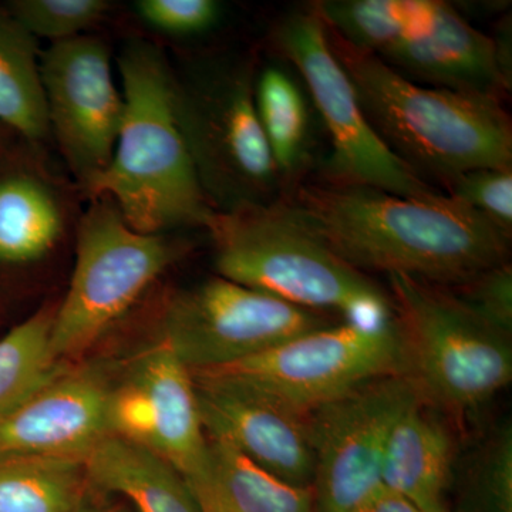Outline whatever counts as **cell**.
Here are the masks:
<instances>
[{
	"label": "cell",
	"mask_w": 512,
	"mask_h": 512,
	"mask_svg": "<svg viewBox=\"0 0 512 512\" xmlns=\"http://www.w3.org/2000/svg\"><path fill=\"white\" fill-rule=\"evenodd\" d=\"M289 205L336 255L363 274L406 275L457 288L510 256V235L441 192L414 198L312 184L299 187Z\"/></svg>",
	"instance_id": "cell-1"
},
{
	"label": "cell",
	"mask_w": 512,
	"mask_h": 512,
	"mask_svg": "<svg viewBox=\"0 0 512 512\" xmlns=\"http://www.w3.org/2000/svg\"><path fill=\"white\" fill-rule=\"evenodd\" d=\"M119 70L123 123L110 164L86 194L113 202L143 234L207 227L214 210L175 117L173 72L163 53L147 42L130 43Z\"/></svg>",
	"instance_id": "cell-2"
},
{
	"label": "cell",
	"mask_w": 512,
	"mask_h": 512,
	"mask_svg": "<svg viewBox=\"0 0 512 512\" xmlns=\"http://www.w3.org/2000/svg\"><path fill=\"white\" fill-rule=\"evenodd\" d=\"M328 32L336 59L386 146L446 184L478 168L512 167V128L500 100L423 86Z\"/></svg>",
	"instance_id": "cell-3"
},
{
	"label": "cell",
	"mask_w": 512,
	"mask_h": 512,
	"mask_svg": "<svg viewBox=\"0 0 512 512\" xmlns=\"http://www.w3.org/2000/svg\"><path fill=\"white\" fill-rule=\"evenodd\" d=\"M218 276L346 322L394 318L389 293L343 261L289 204L247 205L211 215Z\"/></svg>",
	"instance_id": "cell-4"
},
{
	"label": "cell",
	"mask_w": 512,
	"mask_h": 512,
	"mask_svg": "<svg viewBox=\"0 0 512 512\" xmlns=\"http://www.w3.org/2000/svg\"><path fill=\"white\" fill-rule=\"evenodd\" d=\"M171 77L175 117L212 210L274 202L279 173L256 113L254 63L218 60Z\"/></svg>",
	"instance_id": "cell-5"
},
{
	"label": "cell",
	"mask_w": 512,
	"mask_h": 512,
	"mask_svg": "<svg viewBox=\"0 0 512 512\" xmlns=\"http://www.w3.org/2000/svg\"><path fill=\"white\" fill-rule=\"evenodd\" d=\"M387 278L409 373L426 402L473 412L511 383L510 336L478 318L453 289L406 275Z\"/></svg>",
	"instance_id": "cell-6"
},
{
	"label": "cell",
	"mask_w": 512,
	"mask_h": 512,
	"mask_svg": "<svg viewBox=\"0 0 512 512\" xmlns=\"http://www.w3.org/2000/svg\"><path fill=\"white\" fill-rule=\"evenodd\" d=\"M92 201L77 228L69 291L50 330V348L59 363L96 345L187 247L173 235L131 228L107 198Z\"/></svg>",
	"instance_id": "cell-7"
},
{
	"label": "cell",
	"mask_w": 512,
	"mask_h": 512,
	"mask_svg": "<svg viewBox=\"0 0 512 512\" xmlns=\"http://www.w3.org/2000/svg\"><path fill=\"white\" fill-rule=\"evenodd\" d=\"M197 373L247 384L309 413L369 380L409 373V362L396 318L375 326L339 320L261 355Z\"/></svg>",
	"instance_id": "cell-8"
},
{
	"label": "cell",
	"mask_w": 512,
	"mask_h": 512,
	"mask_svg": "<svg viewBox=\"0 0 512 512\" xmlns=\"http://www.w3.org/2000/svg\"><path fill=\"white\" fill-rule=\"evenodd\" d=\"M278 43L301 73L328 130L332 183L400 197L440 194L377 134L352 80L330 47L325 23L315 8L289 16L278 30Z\"/></svg>",
	"instance_id": "cell-9"
},
{
	"label": "cell",
	"mask_w": 512,
	"mask_h": 512,
	"mask_svg": "<svg viewBox=\"0 0 512 512\" xmlns=\"http://www.w3.org/2000/svg\"><path fill=\"white\" fill-rule=\"evenodd\" d=\"M339 322L222 276L165 303L161 340L191 373L220 369Z\"/></svg>",
	"instance_id": "cell-10"
},
{
	"label": "cell",
	"mask_w": 512,
	"mask_h": 512,
	"mask_svg": "<svg viewBox=\"0 0 512 512\" xmlns=\"http://www.w3.org/2000/svg\"><path fill=\"white\" fill-rule=\"evenodd\" d=\"M424 402L416 379L397 373L369 380L309 412L316 512H355L382 487L394 427Z\"/></svg>",
	"instance_id": "cell-11"
},
{
	"label": "cell",
	"mask_w": 512,
	"mask_h": 512,
	"mask_svg": "<svg viewBox=\"0 0 512 512\" xmlns=\"http://www.w3.org/2000/svg\"><path fill=\"white\" fill-rule=\"evenodd\" d=\"M40 72L50 133L87 192L110 164L123 123L110 50L90 35L52 43L40 55Z\"/></svg>",
	"instance_id": "cell-12"
},
{
	"label": "cell",
	"mask_w": 512,
	"mask_h": 512,
	"mask_svg": "<svg viewBox=\"0 0 512 512\" xmlns=\"http://www.w3.org/2000/svg\"><path fill=\"white\" fill-rule=\"evenodd\" d=\"M107 429L163 458L185 480L207 476L208 439L194 377L163 340L110 384Z\"/></svg>",
	"instance_id": "cell-13"
},
{
	"label": "cell",
	"mask_w": 512,
	"mask_h": 512,
	"mask_svg": "<svg viewBox=\"0 0 512 512\" xmlns=\"http://www.w3.org/2000/svg\"><path fill=\"white\" fill-rule=\"evenodd\" d=\"M376 57L423 86L500 101L511 87L505 43L440 0H410L402 28Z\"/></svg>",
	"instance_id": "cell-14"
},
{
	"label": "cell",
	"mask_w": 512,
	"mask_h": 512,
	"mask_svg": "<svg viewBox=\"0 0 512 512\" xmlns=\"http://www.w3.org/2000/svg\"><path fill=\"white\" fill-rule=\"evenodd\" d=\"M202 427L269 473L299 487L315 478L309 413L224 377L191 373Z\"/></svg>",
	"instance_id": "cell-15"
},
{
	"label": "cell",
	"mask_w": 512,
	"mask_h": 512,
	"mask_svg": "<svg viewBox=\"0 0 512 512\" xmlns=\"http://www.w3.org/2000/svg\"><path fill=\"white\" fill-rule=\"evenodd\" d=\"M109 380L66 365L0 419V461L86 460L109 436Z\"/></svg>",
	"instance_id": "cell-16"
},
{
	"label": "cell",
	"mask_w": 512,
	"mask_h": 512,
	"mask_svg": "<svg viewBox=\"0 0 512 512\" xmlns=\"http://www.w3.org/2000/svg\"><path fill=\"white\" fill-rule=\"evenodd\" d=\"M33 151L13 141L0 148V282L43 261L66 229L59 192Z\"/></svg>",
	"instance_id": "cell-17"
},
{
	"label": "cell",
	"mask_w": 512,
	"mask_h": 512,
	"mask_svg": "<svg viewBox=\"0 0 512 512\" xmlns=\"http://www.w3.org/2000/svg\"><path fill=\"white\" fill-rule=\"evenodd\" d=\"M426 404H417L394 427L384 454L382 484L421 512H450L446 493L456 443L446 423L427 412Z\"/></svg>",
	"instance_id": "cell-18"
},
{
	"label": "cell",
	"mask_w": 512,
	"mask_h": 512,
	"mask_svg": "<svg viewBox=\"0 0 512 512\" xmlns=\"http://www.w3.org/2000/svg\"><path fill=\"white\" fill-rule=\"evenodd\" d=\"M93 488L127 498L138 512H202L187 480L156 454L106 436L84 460Z\"/></svg>",
	"instance_id": "cell-19"
},
{
	"label": "cell",
	"mask_w": 512,
	"mask_h": 512,
	"mask_svg": "<svg viewBox=\"0 0 512 512\" xmlns=\"http://www.w3.org/2000/svg\"><path fill=\"white\" fill-rule=\"evenodd\" d=\"M37 39L0 5V126L30 147L50 134Z\"/></svg>",
	"instance_id": "cell-20"
},
{
	"label": "cell",
	"mask_w": 512,
	"mask_h": 512,
	"mask_svg": "<svg viewBox=\"0 0 512 512\" xmlns=\"http://www.w3.org/2000/svg\"><path fill=\"white\" fill-rule=\"evenodd\" d=\"M84 461H0V512H82L90 504Z\"/></svg>",
	"instance_id": "cell-21"
},
{
	"label": "cell",
	"mask_w": 512,
	"mask_h": 512,
	"mask_svg": "<svg viewBox=\"0 0 512 512\" xmlns=\"http://www.w3.org/2000/svg\"><path fill=\"white\" fill-rule=\"evenodd\" d=\"M205 478L238 512H316L312 487L276 477L222 441L208 439Z\"/></svg>",
	"instance_id": "cell-22"
},
{
	"label": "cell",
	"mask_w": 512,
	"mask_h": 512,
	"mask_svg": "<svg viewBox=\"0 0 512 512\" xmlns=\"http://www.w3.org/2000/svg\"><path fill=\"white\" fill-rule=\"evenodd\" d=\"M55 312L39 309L0 335V419L66 365L50 348Z\"/></svg>",
	"instance_id": "cell-23"
},
{
	"label": "cell",
	"mask_w": 512,
	"mask_h": 512,
	"mask_svg": "<svg viewBox=\"0 0 512 512\" xmlns=\"http://www.w3.org/2000/svg\"><path fill=\"white\" fill-rule=\"evenodd\" d=\"M255 104L276 170L293 173L301 164L308 138V110L301 90L281 69L268 67L256 80Z\"/></svg>",
	"instance_id": "cell-24"
},
{
	"label": "cell",
	"mask_w": 512,
	"mask_h": 512,
	"mask_svg": "<svg viewBox=\"0 0 512 512\" xmlns=\"http://www.w3.org/2000/svg\"><path fill=\"white\" fill-rule=\"evenodd\" d=\"M6 8L30 35L57 43L99 25L110 5L104 0H10Z\"/></svg>",
	"instance_id": "cell-25"
},
{
	"label": "cell",
	"mask_w": 512,
	"mask_h": 512,
	"mask_svg": "<svg viewBox=\"0 0 512 512\" xmlns=\"http://www.w3.org/2000/svg\"><path fill=\"white\" fill-rule=\"evenodd\" d=\"M468 494L478 512H512V427H495L468 468Z\"/></svg>",
	"instance_id": "cell-26"
},
{
	"label": "cell",
	"mask_w": 512,
	"mask_h": 512,
	"mask_svg": "<svg viewBox=\"0 0 512 512\" xmlns=\"http://www.w3.org/2000/svg\"><path fill=\"white\" fill-rule=\"evenodd\" d=\"M444 185L450 197L464 202L511 237L512 167L478 168Z\"/></svg>",
	"instance_id": "cell-27"
},
{
	"label": "cell",
	"mask_w": 512,
	"mask_h": 512,
	"mask_svg": "<svg viewBox=\"0 0 512 512\" xmlns=\"http://www.w3.org/2000/svg\"><path fill=\"white\" fill-rule=\"evenodd\" d=\"M454 293L491 328L512 336V268L510 262L481 272Z\"/></svg>",
	"instance_id": "cell-28"
},
{
	"label": "cell",
	"mask_w": 512,
	"mask_h": 512,
	"mask_svg": "<svg viewBox=\"0 0 512 512\" xmlns=\"http://www.w3.org/2000/svg\"><path fill=\"white\" fill-rule=\"evenodd\" d=\"M136 9L148 26L174 36L207 32L220 16V6L212 0H140Z\"/></svg>",
	"instance_id": "cell-29"
},
{
	"label": "cell",
	"mask_w": 512,
	"mask_h": 512,
	"mask_svg": "<svg viewBox=\"0 0 512 512\" xmlns=\"http://www.w3.org/2000/svg\"><path fill=\"white\" fill-rule=\"evenodd\" d=\"M355 512H421L419 508L402 495L382 487L360 505Z\"/></svg>",
	"instance_id": "cell-30"
},
{
	"label": "cell",
	"mask_w": 512,
	"mask_h": 512,
	"mask_svg": "<svg viewBox=\"0 0 512 512\" xmlns=\"http://www.w3.org/2000/svg\"><path fill=\"white\" fill-rule=\"evenodd\" d=\"M187 483L200 503L202 512H238L207 478L187 480Z\"/></svg>",
	"instance_id": "cell-31"
},
{
	"label": "cell",
	"mask_w": 512,
	"mask_h": 512,
	"mask_svg": "<svg viewBox=\"0 0 512 512\" xmlns=\"http://www.w3.org/2000/svg\"><path fill=\"white\" fill-rule=\"evenodd\" d=\"M13 137L15 136H13L9 130H6L5 127L0 126V148L6 147L9 143H12Z\"/></svg>",
	"instance_id": "cell-32"
},
{
	"label": "cell",
	"mask_w": 512,
	"mask_h": 512,
	"mask_svg": "<svg viewBox=\"0 0 512 512\" xmlns=\"http://www.w3.org/2000/svg\"><path fill=\"white\" fill-rule=\"evenodd\" d=\"M86 512H128V511L124 510L123 507H114V508H109V510L97 511V510H94L93 505H90L89 510H87Z\"/></svg>",
	"instance_id": "cell-33"
},
{
	"label": "cell",
	"mask_w": 512,
	"mask_h": 512,
	"mask_svg": "<svg viewBox=\"0 0 512 512\" xmlns=\"http://www.w3.org/2000/svg\"><path fill=\"white\" fill-rule=\"evenodd\" d=\"M90 505H92V504L87 505V507L84 508V510L82 512H86L87 510H89Z\"/></svg>",
	"instance_id": "cell-34"
}]
</instances>
